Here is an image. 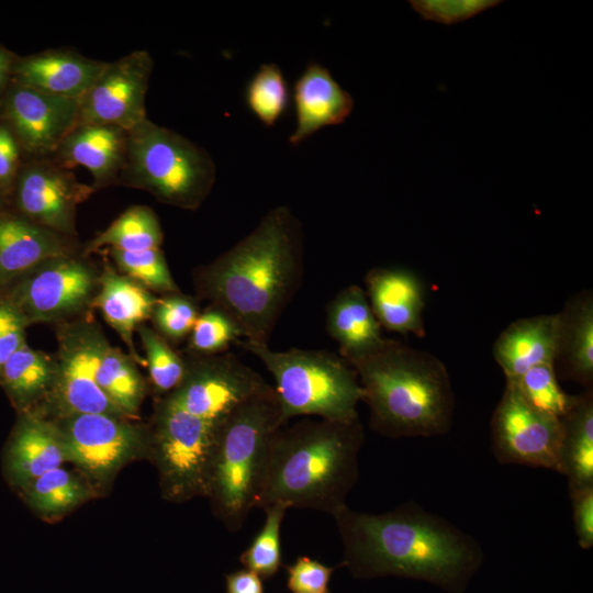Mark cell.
<instances>
[{
    "label": "cell",
    "mask_w": 593,
    "mask_h": 593,
    "mask_svg": "<svg viewBox=\"0 0 593 593\" xmlns=\"http://www.w3.org/2000/svg\"><path fill=\"white\" fill-rule=\"evenodd\" d=\"M332 517L343 546L339 566L357 579L395 575L461 593L484 559L471 535L414 501L383 513L346 505Z\"/></svg>",
    "instance_id": "1"
},
{
    "label": "cell",
    "mask_w": 593,
    "mask_h": 593,
    "mask_svg": "<svg viewBox=\"0 0 593 593\" xmlns=\"http://www.w3.org/2000/svg\"><path fill=\"white\" fill-rule=\"evenodd\" d=\"M302 269L301 223L280 205L201 269L197 279L202 294L235 321L246 342L268 344L299 287Z\"/></svg>",
    "instance_id": "2"
},
{
    "label": "cell",
    "mask_w": 593,
    "mask_h": 593,
    "mask_svg": "<svg viewBox=\"0 0 593 593\" xmlns=\"http://www.w3.org/2000/svg\"><path fill=\"white\" fill-rule=\"evenodd\" d=\"M363 443L359 417L282 425L270 440L255 508L281 502L333 516L359 479Z\"/></svg>",
    "instance_id": "3"
},
{
    "label": "cell",
    "mask_w": 593,
    "mask_h": 593,
    "mask_svg": "<svg viewBox=\"0 0 593 593\" xmlns=\"http://www.w3.org/2000/svg\"><path fill=\"white\" fill-rule=\"evenodd\" d=\"M349 365L357 373L373 432L389 438L449 432L455 394L448 370L435 355L387 339Z\"/></svg>",
    "instance_id": "4"
},
{
    "label": "cell",
    "mask_w": 593,
    "mask_h": 593,
    "mask_svg": "<svg viewBox=\"0 0 593 593\" xmlns=\"http://www.w3.org/2000/svg\"><path fill=\"white\" fill-rule=\"evenodd\" d=\"M282 425L279 399L270 384L220 423L206 494L231 532L242 529L255 508L270 440Z\"/></svg>",
    "instance_id": "5"
},
{
    "label": "cell",
    "mask_w": 593,
    "mask_h": 593,
    "mask_svg": "<svg viewBox=\"0 0 593 593\" xmlns=\"http://www.w3.org/2000/svg\"><path fill=\"white\" fill-rule=\"evenodd\" d=\"M272 374L284 424L295 416H317L329 421L358 418L362 390L354 368L327 350L276 351L268 344L244 340Z\"/></svg>",
    "instance_id": "6"
},
{
    "label": "cell",
    "mask_w": 593,
    "mask_h": 593,
    "mask_svg": "<svg viewBox=\"0 0 593 593\" xmlns=\"http://www.w3.org/2000/svg\"><path fill=\"white\" fill-rule=\"evenodd\" d=\"M216 178L210 154L183 135L148 119L127 132L119 181L182 209L200 206Z\"/></svg>",
    "instance_id": "7"
},
{
    "label": "cell",
    "mask_w": 593,
    "mask_h": 593,
    "mask_svg": "<svg viewBox=\"0 0 593 593\" xmlns=\"http://www.w3.org/2000/svg\"><path fill=\"white\" fill-rule=\"evenodd\" d=\"M219 426L167 401L163 403L157 417L156 452L171 497L208 492Z\"/></svg>",
    "instance_id": "8"
},
{
    "label": "cell",
    "mask_w": 593,
    "mask_h": 593,
    "mask_svg": "<svg viewBox=\"0 0 593 593\" xmlns=\"http://www.w3.org/2000/svg\"><path fill=\"white\" fill-rule=\"evenodd\" d=\"M560 418L530 405L510 382L491 418V450L502 465L561 472Z\"/></svg>",
    "instance_id": "9"
},
{
    "label": "cell",
    "mask_w": 593,
    "mask_h": 593,
    "mask_svg": "<svg viewBox=\"0 0 593 593\" xmlns=\"http://www.w3.org/2000/svg\"><path fill=\"white\" fill-rule=\"evenodd\" d=\"M186 362L181 383L166 400L187 413L221 423L269 384L236 355L222 353Z\"/></svg>",
    "instance_id": "10"
},
{
    "label": "cell",
    "mask_w": 593,
    "mask_h": 593,
    "mask_svg": "<svg viewBox=\"0 0 593 593\" xmlns=\"http://www.w3.org/2000/svg\"><path fill=\"white\" fill-rule=\"evenodd\" d=\"M153 66L152 56L144 49L107 63L80 98L76 126L107 124L128 132L147 119L145 100Z\"/></svg>",
    "instance_id": "11"
},
{
    "label": "cell",
    "mask_w": 593,
    "mask_h": 593,
    "mask_svg": "<svg viewBox=\"0 0 593 593\" xmlns=\"http://www.w3.org/2000/svg\"><path fill=\"white\" fill-rule=\"evenodd\" d=\"M93 287L91 270L66 255L45 261L18 287L10 302L26 323L47 321L81 307Z\"/></svg>",
    "instance_id": "12"
},
{
    "label": "cell",
    "mask_w": 593,
    "mask_h": 593,
    "mask_svg": "<svg viewBox=\"0 0 593 593\" xmlns=\"http://www.w3.org/2000/svg\"><path fill=\"white\" fill-rule=\"evenodd\" d=\"M93 191L92 186L49 161L26 167L18 180V204L33 223L58 234L75 231L76 208Z\"/></svg>",
    "instance_id": "13"
},
{
    "label": "cell",
    "mask_w": 593,
    "mask_h": 593,
    "mask_svg": "<svg viewBox=\"0 0 593 593\" xmlns=\"http://www.w3.org/2000/svg\"><path fill=\"white\" fill-rule=\"evenodd\" d=\"M80 99L56 97L16 85L8 93L5 114L22 146L44 155L56 152L76 126Z\"/></svg>",
    "instance_id": "14"
},
{
    "label": "cell",
    "mask_w": 593,
    "mask_h": 593,
    "mask_svg": "<svg viewBox=\"0 0 593 593\" xmlns=\"http://www.w3.org/2000/svg\"><path fill=\"white\" fill-rule=\"evenodd\" d=\"M60 434L68 460L96 477L111 474L139 446L136 430L108 414H71Z\"/></svg>",
    "instance_id": "15"
},
{
    "label": "cell",
    "mask_w": 593,
    "mask_h": 593,
    "mask_svg": "<svg viewBox=\"0 0 593 593\" xmlns=\"http://www.w3.org/2000/svg\"><path fill=\"white\" fill-rule=\"evenodd\" d=\"M103 344L101 336L89 329L76 331L63 340L57 387L71 414H123L97 382Z\"/></svg>",
    "instance_id": "16"
},
{
    "label": "cell",
    "mask_w": 593,
    "mask_h": 593,
    "mask_svg": "<svg viewBox=\"0 0 593 593\" xmlns=\"http://www.w3.org/2000/svg\"><path fill=\"white\" fill-rule=\"evenodd\" d=\"M365 283L368 301L382 328L425 336V287L415 272L404 268H372Z\"/></svg>",
    "instance_id": "17"
},
{
    "label": "cell",
    "mask_w": 593,
    "mask_h": 593,
    "mask_svg": "<svg viewBox=\"0 0 593 593\" xmlns=\"http://www.w3.org/2000/svg\"><path fill=\"white\" fill-rule=\"evenodd\" d=\"M295 126L289 143L298 146L326 126L342 124L351 114L354 99L318 63L309 64L293 86Z\"/></svg>",
    "instance_id": "18"
},
{
    "label": "cell",
    "mask_w": 593,
    "mask_h": 593,
    "mask_svg": "<svg viewBox=\"0 0 593 593\" xmlns=\"http://www.w3.org/2000/svg\"><path fill=\"white\" fill-rule=\"evenodd\" d=\"M105 65L72 51L53 49L21 59L13 71L18 85L56 97L80 99Z\"/></svg>",
    "instance_id": "19"
},
{
    "label": "cell",
    "mask_w": 593,
    "mask_h": 593,
    "mask_svg": "<svg viewBox=\"0 0 593 593\" xmlns=\"http://www.w3.org/2000/svg\"><path fill=\"white\" fill-rule=\"evenodd\" d=\"M127 132L107 124L75 126L63 139L56 153L63 166H83L93 178V189L116 180L124 167Z\"/></svg>",
    "instance_id": "20"
},
{
    "label": "cell",
    "mask_w": 593,
    "mask_h": 593,
    "mask_svg": "<svg viewBox=\"0 0 593 593\" xmlns=\"http://www.w3.org/2000/svg\"><path fill=\"white\" fill-rule=\"evenodd\" d=\"M557 313L518 318L501 332L492 353L506 381L518 379L529 369L553 363L557 345Z\"/></svg>",
    "instance_id": "21"
},
{
    "label": "cell",
    "mask_w": 593,
    "mask_h": 593,
    "mask_svg": "<svg viewBox=\"0 0 593 593\" xmlns=\"http://www.w3.org/2000/svg\"><path fill=\"white\" fill-rule=\"evenodd\" d=\"M326 328L348 363L374 353L387 342L365 290L357 284L347 286L328 303Z\"/></svg>",
    "instance_id": "22"
},
{
    "label": "cell",
    "mask_w": 593,
    "mask_h": 593,
    "mask_svg": "<svg viewBox=\"0 0 593 593\" xmlns=\"http://www.w3.org/2000/svg\"><path fill=\"white\" fill-rule=\"evenodd\" d=\"M555 368L585 389L593 383V294L583 290L570 296L557 313Z\"/></svg>",
    "instance_id": "23"
},
{
    "label": "cell",
    "mask_w": 593,
    "mask_h": 593,
    "mask_svg": "<svg viewBox=\"0 0 593 593\" xmlns=\"http://www.w3.org/2000/svg\"><path fill=\"white\" fill-rule=\"evenodd\" d=\"M66 255L58 233L23 219L0 217V283Z\"/></svg>",
    "instance_id": "24"
},
{
    "label": "cell",
    "mask_w": 593,
    "mask_h": 593,
    "mask_svg": "<svg viewBox=\"0 0 593 593\" xmlns=\"http://www.w3.org/2000/svg\"><path fill=\"white\" fill-rule=\"evenodd\" d=\"M65 460L68 457L59 430L35 418L20 423L8 450V469L15 483L26 486Z\"/></svg>",
    "instance_id": "25"
},
{
    "label": "cell",
    "mask_w": 593,
    "mask_h": 593,
    "mask_svg": "<svg viewBox=\"0 0 593 593\" xmlns=\"http://www.w3.org/2000/svg\"><path fill=\"white\" fill-rule=\"evenodd\" d=\"M562 427L561 474L570 489L593 485V389L574 395Z\"/></svg>",
    "instance_id": "26"
},
{
    "label": "cell",
    "mask_w": 593,
    "mask_h": 593,
    "mask_svg": "<svg viewBox=\"0 0 593 593\" xmlns=\"http://www.w3.org/2000/svg\"><path fill=\"white\" fill-rule=\"evenodd\" d=\"M157 300L132 279L109 271L101 279V290L94 305L135 354L132 334L153 314Z\"/></svg>",
    "instance_id": "27"
},
{
    "label": "cell",
    "mask_w": 593,
    "mask_h": 593,
    "mask_svg": "<svg viewBox=\"0 0 593 593\" xmlns=\"http://www.w3.org/2000/svg\"><path fill=\"white\" fill-rule=\"evenodd\" d=\"M161 243L163 231L154 211L134 205L97 235L86 251L93 253L107 246L122 251H141L160 248Z\"/></svg>",
    "instance_id": "28"
},
{
    "label": "cell",
    "mask_w": 593,
    "mask_h": 593,
    "mask_svg": "<svg viewBox=\"0 0 593 593\" xmlns=\"http://www.w3.org/2000/svg\"><path fill=\"white\" fill-rule=\"evenodd\" d=\"M97 382L123 414L136 412L144 392L141 376L122 351L105 342L100 354Z\"/></svg>",
    "instance_id": "29"
},
{
    "label": "cell",
    "mask_w": 593,
    "mask_h": 593,
    "mask_svg": "<svg viewBox=\"0 0 593 593\" xmlns=\"http://www.w3.org/2000/svg\"><path fill=\"white\" fill-rule=\"evenodd\" d=\"M0 374L12 399L25 404L45 390L53 368L45 355L24 344L7 359Z\"/></svg>",
    "instance_id": "30"
},
{
    "label": "cell",
    "mask_w": 593,
    "mask_h": 593,
    "mask_svg": "<svg viewBox=\"0 0 593 593\" xmlns=\"http://www.w3.org/2000/svg\"><path fill=\"white\" fill-rule=\"evenodd\" d=\"M249 111L266 127H272L287 111L290 91L281 68L273 63L262 64L245 89Z\"/></svg>",
    "instance_id": "31"
},
{
    "label": "cell",
    "mask_w": 593,
    "mask_h": 593,
    "mask_svg": "<svg viewBox=\"0 0 593 593\" xmlns=\"http://www.w3.org/2000/svg\"><path fill=\"white\" fill-rule=\"evenodd\" d=\"M290 506L273 503L266 508L262 528L239 556L244 569L255 572L262 580L273 578L282 566L281 525Z\"/></svg>",
    "instance_id": "32"
},
{
    "label": "cell",
    "mask_w": 593,
    "mask_h": 593,
    "mask_svg": "<svg viewBox=\"0 0 593 593\" xmlns=\"http://www.w3.org/2000/svg\"><path fill=\"white\" fill-rule=\"evenodd\" d=\"M26 486L32 506L45 514L65 512L87 495L80 481L61 467L43 473Z\"/></svg>",
    "instance_id": "33"
},
{
    "label": "cell",
    "mask_w": 593,
    "mask_h": 593,
    "mask_svg": "<svg viewBox=\"0 0 593 593\" xmlns=\"http://www.w3.org/2000/svg\"><path fill=\"white\" fill-rule=\"evenodd\" d=\"M512 383L521 395L537 410L561 418L574 395L566 393L559 382L553 363H542L526 371Z\"/></svg>",
    "instance_id": "34"
},
{
    "label": "cell",
    "mask_w": 593,
    "mask_h": 593,
    "mask_svg": "<svg viewBox=\"0 0 593 593\" xmlns=\"http://www.w3.org/2000/svg\"><path fill=\"white\" fill-rule=\"evenodd\" d=\"M118 267L133 281L146 289L164 293H177L178 287L160 250L122 251L110 249Z\"/></svg>",
    "instance_id": "35"
},
{
    "label": "cell",
    "mask_w": 593,
    "mask_h": 593,
    "mask_svg": "<svg viewBox=\"0 0 593 593\" xmlns=\"http://www.w3.org/2000/svg\"><path fill=\"white\" fill-rule=\"evenodd\" d=\"M235 321L222 309L211 305L199 314L190 333V347L202 355L226 353L231 344L242 338Z\"/></svg>",
    "instance_id": "36"
},
{
    "label": "cell",
    "mask_w": 593,
    "mask_h": 593,
    "mask_svg": "<svg viewBox=\"0 0 593 593\" xmlns=\"http://www.w3.org/2000/svg\"><path fill=\"white\" fill-rule=\"evenodd\" d=\"M138 329L152 382L161 392L175 390L184 377L186 362L163 336L146 326Z\"/></svg>",
    "instance_id": "37"
},
{
    "label": "cell",
    "mask_w": 593,
    "mask_h": 593,
    "mask_svg": "<svg viewBox=\"0 0 593 593\" xmlns=\"http://www.w3.org/2000/svg\"><path fill=\"white\" fill-rule=\"evenodd\" d=\"M152 315L164 336L178 340L191 333L199 312L191 299L178 293H168L167 296L157 300Z\"/></svg>",
    "instance_id": "38"
},
{
    "label": "cell",
    "mask_w": 593,
    "mask_h": 593,
    "mask_svg": "<svg viewBox=\"0 0 593 593\" xmlns=\"http://www.w3.org/2000/svg\"><path fill=\"white\" fill-rule=\"evenodd\" d=\"M412 8L425 20L441 24H454L468 20L482 11L495 7L500 1L494 0H414Z\"/></svg>",
    "instance_id": "39"
},
{
    "label": "cell",
    "mask_w": 593,
    "mask_h": 593,
    "mask_svg": "<svg viewBox=\"0 0 593 593\" xmlns=\"http://www.w3.org/2000/svg\"><path fill=\"white\" fill-rule=\"evenodd\" d=\"M336 567H328L307 556L298 557L287 567V589L291 593H321L328 591V583Z\"/></svg>",
    "instance_id": "40"
},
{
    "label": "cell",
    "mask_w": 593,
    "mask_h": 593,
    "mask_svg": "<svg viewBox=\"0 0 593 593\" xmlns=\"http://www.w3.org/2000/svg\"><path fill=\"white\" fill-rule=\"evenodd\" d=\"M578 544L582 549L593 546V485L569 490Z\"/></svg>",
    "instance_id": "41"
},
{
    "label": "cell",
    "mask_w": 593,
    "mask_h": 593,
    "mask_svg": "<svg viewBox=\"0 0 593 593\" xmlns=\"http://www.w3.org/2000/svg\"><path fill=\"white\" fill-rule=\"evenodd\" d=\"M25 320L8 301H0V369L24 342Z\"/></svg>",
    "instance_id": "42"
},
{
    "label": "cell",
    "mask_w": 593,
    "mask_h": 593,
    "mask_svg": "<svg viewBox=\"0 0 593 593\" xmlns=\"http://www.w3.org/2000/svg\"><path fill=\"white\" fill-rule=\"evenodd\" d=\"M19 146L10 128L0 125V187H8L18 168Z\"/></svg>",
    "instance_id": "43"
},
{
    "label": "cell",
    "mask_w": 593,
    "mask_h": 593,
    "mask_svg": "<svg viewBox=\"0 0 593 593\" xmlns=\"http://www.w3.org/2000/svg\"><path fill=\"white\" fill-rule=\"evenodd\" d=\"M225 591L226 593H265L262 579L247 569L225 574Z\"/></svg>",
    "instance_id": "44"
},
{
    "label": "cell",
    "mask_w": 593,
    "mask_h": 593,
    "mask_svg": "<svg viewBox=\"0 0 593 593\" xmlns=\"http://www.w3.org/2000/svg\"><path fill=\"white\" fill-rule=\"evenodd\" d=\"M11 69L10 56L0 48V90L4 86Z\"/></svg>",
    "instance_id": "45"
},
{
    "label": "cell",
    "mask_w": 593,
    "mask_h": 593,
    "mask_svg": "<svg viewBox=\"0 0 593 593\" xmlns=\"http://www.w3.org/2000/svg\"><path fill=\"white\" fill-rule=\"evenodd\" d=\"M321 593H329V591L321 592Z\"/></svg>",
    "instance_id": "46"
}]
</instances>
